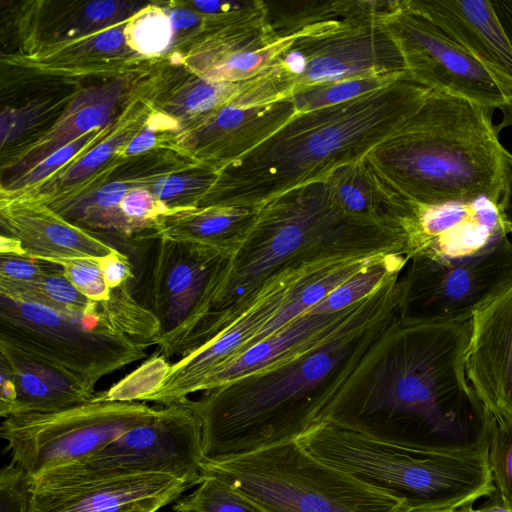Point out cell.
<instances>
[{"mask_svg":"<svg viewBox=\"0 0 512 512\" xmlns=\"http://www.w3.org/2000/svg\"><path fill=\"white\" fill-rule=\"evenodd\" d=\"M119 209L132 230L146 227L148 222L156 220L164 210L153 192L142 188L127 192Z\"/></svg>","mask_w":512,"mask_h":512,"instance_id":"obj_40","label":"cell"},{"mask_svg":"<svg viewBox=\"0 0 512 512\" xmlns=\"http://www.w3.org/2000/svg\"><path fill=\"white\" fill-rule=\"evenodd\" d=\"M55 263L18 255L0 254V278L12 281H30L62 270Z\"/></svg>","mask_w":512,"mask_h":512,"instance_id":"obj_41","label":"cell"},{"mask_svg":"<svg viewBox=\"0 0 512 512\" xmlns=\"http://www.w3.org/2000/svg\"><path fill=\"white\" fill-rule=\"evenodd\" d=\"M126 138V132L119 133L95 146L67 170L64 175L63 184H73L91 175L125 142Z\"/></svg>","mask_w":512,"mask_h":512,"instance_id":"obj_43","label":"cell"},{"mask_svg":"<svg viewBox=\"0 0 512 512\" xmlns=\"http://www.w3.org/2000/svg\"><path fill=\"white\" fill-rule=\"evenodd\" d=\"M169 19L173 29L189 28L198 22L197 15L186 9H178L171 12Z\"/></svg>","mask_w":512,"mask_h":512,"instance_id":"obj_52","label":"cell"},{"mask_svg":"<svg viewBox=\"0 0 512 512\" xmlns=\"http://www.w3.org/2000/svg\"><path fill=\"white\" fill-rule=\"evenodd\" d=\"M187 181L180 176H167L157 180L153 186V194L161 200L172 199L186 189Z\"/></svg>","mask_w":512,"mask_h":512,"instance_id":"obj_47","label":"cell"},{"mask_svg":"<svg viewBox=\"0 0 512 512\" xmlns=\"http://www.w3.org/2000/svg\"><path fill=\"white\" fill-rule=\"evenodd\" d=\"M216 476L269 512H397L401 500L313 456L297 440L204 459Z\"/></svg>","mask_w":512,"mask_h":512,"instance_id":"obj_7","label":"cell"},{"mask_svg":"<svg viewBox=\"0 0 512 512\" xmlns=\"http://www.w3.org/2000/svg\"><path fill=\"white\" fill-rule=\"evenodd\" d=\"M103 278L110 289L117 288L133 278L132 266L127 255L118 251L98 259Z\"/></svg>","mask_w":512,"mask_h":512,"instance_id":"obj_44","label":"cell"},{"mask_svg":"<svg viewBox=\"0 0 512 512\" xmlns=\"http://www.w3.org/2000/svg\"><path fill=\"white\" fill-rule=\"evenodd\" d=\"M202 425L183 402L162 406L151 420L139 424L92 457L31 478L50 485L95 477L127 474H165L188 487L202 481Z\"/></svg>","mask_w":512,"mask_h":512,"instance_id":"obj_10","label":"cell"},{"mask_svg":"<svg viewBox=\"0 0 512 512\" xmlns=\"http://www.w3.org/2000/svg\"><path fill=\"white\" fill-rule=\"evenodd\" d=\"M172 25L160 8L148 6L127 23L124 36L129 46L142 54H156L165 50L172 38Z\"/></svg>","mask_w":512,"mask_h":512,"instance_id":"obj_35","label":"cell"},{"mask_svg":"<svg viewBox=\"0 0 512 512\" xmlns=\"http://www.w3.org/2000/svg\"><path fill=\"white\" fill-rule=\"evenodd\" d=\"M403 55L407 73L435 91L466 98L502 113L499 131L506 128L511 108L494 77L463 46L406 1L385 19Z\"/></svg>","mask_w":512,"mask_h":512,"instance_id":"obj_13","label":"cell"},{"mask_svg":"<svg viewBox=\"0 0 512 512\" xmlns=\"http://www.w3.org/2000/svg\"><path fill=\"white\" fill-rule=\"evenodd\" d=\"M188 486L165 474L95 477L50 485L32 483L31 512H129L178 500Z\"/></svg>","mask_w":512,"mask_h":512,"instance_id":"obj_16","label":"cell"},{"mask_svg":"<svg viewBox=\"0 0 512 512\" xmlns=\"http://www.w3.org/2000/svg\"><path fill=\"white\" fill-rule=\"evenodd\" d=\"M469 336L470 321L414 324L399 318L329 419L414 447L487 452L495 417L466 376Z\"/></svg>","mask_w":512,"mask_h":512,"instance_id":"obj_1","label":"cell"},{"mask_svg":"<svg viewBox=\"0 0 512 512\" xmlns=\"http://www.w3.org/2000/svg\"><path fill=\"white\" fill-rule=\"evenodd\" d=\"M470 512H512L509 507L505 504L498 490L494 487V490L488 496V500L477 509L473 507Z\"/></svg>","mask_w":512,"mask_h":512,"instance_id":"obj_54","label":"cell"},{"mask_svg":"<svg viewBox=\"0 0 512 512\" xmlns=\"http://www.w3.org/2000/svg\"><path fill=\"white\" fill-rule=\"evenodd\" d=\"M492 112L466 98L431 90L365 158L381 179L416 204L483 196L501 201L512 154L499 141Z\"/></svg>","mask_w":512,"mask_h":512,"instance_id":"obj_5","label":"cell"},{"mask_svg":"<svg viewBox=\"0 0 512 512\" xmlns=\"http://www.w3.org/2000/svg\"><path fill=\"white\" fill-rule=\"evenodd\" d=\"M408 262L409 260L400 254L379 256L306 313L328 314L343 310L370 296L390 277L401 274Z\"/></svg>","mask_w":512,"mask_h":512,"instance_id":"obj_31","label":"cell"},{"mask_svg":"<svg viewBox=\"0 0 512 512\" xmlns=\"http://www.w3.org/2000/svg\"><path fill=\"white\" fill-rule=\"evenodd\" d=\"M463 46L494 77L510 101L512 126V43L491 1L405 0Z\"/></svg>","mask_w":512,"mask_h":512,"instance_id":"obj_20","label":"cell"},{"mask_svg":"<svg viewBox=\"0 0 512 512\" xmlns=\"http://www.w3.org/2000/svg\"><path fill=\"white\" fill-rule=\"evenodd\" d=\"M382 254L405 256L401 229L347 213L326 180L291 189L259 207L238 249L188 318L161 338V348L178 358L197 351L244 314L266 283L291 268Z\"/></svg>","mask_w":512,"mask_h":512,"instance_id":"obj_3","label":"cell"},{"mask_svg":"<svg viewBox=\"0 0 512 512\" xmlns=\"http://www.w3.org/2000/svg\"><path fill=\"white\" fill-rule=\"evenodd\" d=\"M344 260H326L291 268L266 283L247 311L213 340L172 363L161 389L147 402L160 406L178 404L195 393L211 373L242 352L282 308L297 286L316 273Z\"/></svg>","mask_w":512,"mask_h":512,"instance_id":"obj_14","label":"cell"},{"mask_svg":"<svg viewBox=\"0 0 512 512\" xmlns=\"http://www.w3.org/2000/svg\"><path fill=\"white\" fill-rule=\"evenodd\" d=\"M399 276L390 277L370 296L343 310L328 314L305 313L299 316L279 332L252 346L211 373L198 385L196 392L211 390L287 362L321 345L373 310Z\"/></svg>","mask_w":512,"mask_h":512,"instance_id":"obj_18","label":"cell"},{"mask_svg":"<svg viewBox=\"0 0 512 512\" xmlns=\"http://www.w3.org/2000/svg\"><path fill=\"white\" fill-rule=\"evenodd\" d=\"M339 205L349 214L401 229L413 220L415 203L390 187L366 158L334 170L325 179Z\"/></svg>","mask_w":512,"mask_h":512,"instance_id":"obj_23","label":"cell"},{"mask_svg":"<svg viewBox=\"0 0 512 512\" xmlns=\"http://www.w3.org/2000/svg\"><path fill=\"white\" fill-rule=\"evenodd\" d=\"M509 236L511 227L501 201L483 196L466 202L416 204L414 219L405 231V256L409 261L461 258Z\"/></svg>","mask_w":512,"mask_h":512,"instance_id":"obj_15","label":"cell"},{"mask_svg":"<svg viewBox=\"0 0 512 512\" xmlns=\"http://www.w3.org/2000/svg\"><path fill=\"white\" fill-rule=\"evenodd\" d=\"M400 75L353 78L299 87L293 90L291 96L296 111L305 112L352 100L387 85Z\"/></svg>","mask_w":512,"mask_h":512,"instance_id":"obj_34","label":"cell"},{"mask_svg":"<svg viewBox=\"0 0 512 512\" xmlns=\"http://www.w3.org/2000/svg\"><path fill=\"white\" fill-rule=\"evenodd\" d=\"M511 236H512V234H511Z\"/></svg>","mask_w":512,"mask_h":512,"instance_id":"obj_58","label":"cell"},{"mask_svg":"<svg viewBox=\"0 0 512 512\" xmlns=\"http://www.w3.org/2000/svg\"><path fill=\"white\" fill-rule=\"evenodd\" d=\"M471 508H472V504L457 508V509L453 510L452 512H470Z\"/></svg>","mask_w":512,"mask_h":512,"instance_id":"obj_57","label":"cell"},{"mask_svg":"<svg viewBox=\"0 0 512 512\" xmlns=\"http://www.w3.org/2000/svg\"><path fill=\"white\" fill-rule=\"evenodd\" d=\"M0 362L9 370L15 399L3 418L50 413L90 401L95 393L52 364L0 341Z\"/></svg>","mask_w":512,"mask_h":512,"instance_id":"obj_22","label":"cell"},{"mask_svg":"<svg viewBox=\"0 0 512 512\" xmlns=\"http://www.w3.org/2000/svg\"><path fill=\"white\" fill-rule=\"evenodd\" d=\"M0 295L73 313L93 312L96 305L70 282L63 269L30 281L0 278Z\"/></svg>","mask_w":512,"mask_h":512,"instance_id":"obj_30","label":"cell"},{"mask_svg":"<svg viewBox=\"0 0 512 512\" xmlns=\"http://www.w3.org/2000/svg\"><path fill=\"white\" fill-rule=\"evenodd\" d=\"M379 16H362L293 38L275 59L294 89L334 81L406 73L401 50Z\"/></svg>","mask_w":512,"mask_h":512,"instance_id":"obj_12","label":"cell"},{"mask_svg":"<svg viewBox=\"0 0 512 512\" xmlns=\"http://www.w3.org/2000/svg\"><path fill=\"white\" fill-rule=\"evenodd\" d=\"M328 341L287 361L185 399L202 425L204 459L298 440L329 419L402 314L403 288Z\"/></svg>","mask_w":512,"mask_h":512,"instance_id":"obj_2","label":"cell"},{"mask_svg":"<svg viewBox=\"0 0 512 512\" xmlns=\"http://www.w3.org/2000/svg\"><path fill=\"white\" fill-rule=\"evenodd\" d=\"M258 209L208 206L163 225L151 237L189 242L232 255L255 222Z\"/></svg>","mask_w":512,"mask_h":512,"instance_id":"obj_27","label":"cell"},{"mask_svg":"<svg viewBox=\"0 0 512 512\" xmlns=\"http://www.w3.org/2000/svg\"><path fill=\"white\" fill-rule=\"evenodd\" d=\"M382 255L345 260L303 281L296 287L277 314L252 338L245 351L279 332L290 322L305 314L339 285Z\"/></svg>","mask_w":512,"mask_h":512,"instance_id":"obj_28","label":"cell"},{"mask_svg":"<svg viewBox=\"0 0 512 512\" xmlns=\"http://www.w3.org/2000/svg\"><path fill=\"white\" fill-rule=\"evenodd\" d=\"M0 341L52 364L91 393L102 377L147 355L146 346L106 327L95 310L65 312L4 295Z\"/></svg>","mask_w":512,"mask_h":512,"instance_id":"obj_8","label":"cell"},{"mask_svg":"<svg viewBox=\"0 0 512 512\" xmlns=\"http://www.w3.org/2000/svg\"><path fill=\"white\" fill-rule=\"evenodd\" d=\"M121 82L79 93L56 126L11 169L22 176L75 139L104 127L123 98Z\"/></svg>","mask_w":512,"mask_h":512,"instance_id":"obj_26","label":"cell"},{"mask_svg":"<svg viewBox=\"0 0 512 512\" xmlns=\"http://www.w3.org/2000/svg\"><path fill=\"white\" fill-rule=\"evenodd\" d=\"M35 118L32 111H2L1 113V143L4 145L19 135Z\"/></svg>","mask_w":512,"mask_h":512,"instance_id":"obj_45","label":"cell"},{"mask_svg":"<svg viewBox=\"0 0 512 512\" xmlns=\"http://www.w3.org/2000/svg\"><path fill=\"white\" fill-rule=\"evenodd\" d=\"M124 38V32L119 28H110L95 37L94 47L101 52H113L122 45Z\"/></svg>","mask_w":512,"mask_h":512,"instance_id":"obj_48","label":"cell"},{"mask_svg":"<svg viewBox=\"0 0 512 512\" xmlns=\"http://www.w3.org/2000/svg\"><path fill=\"white\" fill-rule=\"evenodd\" d=\"M1 234L19 242L22 256L58 264L101 259L119 250L63 218L41 210H9Z\"/></svg>","mask_w":512,"mask_h":512,"instance_id":"obj_21","label":"cell"},{"mask_svg":"<svg viewBox=\"0 0 512 512\" xmlns=\"http://www.w3.org/2000/svg\"><path fill=\"white\" fill-rule=\"evenodd\" d=\"M116 2L111 0H96L89 2L85 9L87 18L93 21H102L110 18L116 12Z\"/></svg>","mask_w":512,"mask_h":512,"instance_id":"obj_49","label":"cell"},{"mask_svg":"<svg viewBox=\"0 0 512 512\" xmlns=\"http://www.w3.org/2000/svg\"><path fill=\"white\" fill-rule=\"evenodd\" d=\"M126 193L127 188L124 183L111 182L97 191L94 197V203L100 209H111L120 204Z\"/></svg>","mask_w":512,"mask_h":512,"instance_id":"obj_46","label":"cell"},{"mask_svg":"<svg viewBox=\"0 0 512 512\" xmlns=\"http://www.w3.org/2000/svg\"><path fill=\"white\" fill-rule=\"evenodd\" d=\"M155 142V134L152 128H146L134 137L126 148L127 154H139L150 149Z\"/></svg>","mask_w":512,"mask_h":512,"instance_id":"obj_51","label":"cell"},{"mask_svg":"<svg viewBox=\"0 0 512 512\" xmlns=\"http://www.w3.org/2000/svg\"><path fill=\"white\" fill-rule=\"evenodd\" d=\"M157 508H137L129 512H158Z\"/></svg>","mask_w":512,"mask_h":512,"instance_id":"obj_56","label":"cell"},{"mask_svg":"<svg viewBox=\"0 0 512 512\" xmlns=\"http://www.w3.org/2000/svg\"><path fill=\"white\" fill-rule=\"evenodd\" d=\"M296 113L291 95L264 103L243 101L234 95L216 112L207 132L213 140H224L223 154L232 163L264 142Z\"/></svg>","mask_w":512,"mask_h":512,"instance_id":"obj_24","label":"cell"},{"mask_svg":"<svg viewBox=\"0 0 512 512\" xmlns=\"http://www.w3.org/2000/svg\"><path fill=\"white\" fill-rule=\"evenodd\" d=\"M452 511L453 510L418 508V507H411V506L402 504L397 512H452Z\"/></svg>","mask_w":512,"mask_h":512,"instance_id":"obj_55","label":"cell"},{"mask_svg":"<svg viewBox=\"0 0 512 512\" xmlns=\"http://www.w3.org/2000/svg\"><path fill=\"white\" fill-rule=\"evenodd\" d=\"M230 256L189 242L160 239L149 290V309L160 322V337L188 318L209 281Z\"/></svg>","mask_w":512,"mask_h":512,"instance_id":"obj_19","label":"cell"},{"mask_svg":"<svg viewBox=\"0 0 512 512\" xmlns=\"http://www.w3.org/2000/svg\"><path fill=\"white\" fill-rule=\"evenodd\" d=\"M64 275L89 300L102 302L108 300L111 289L106 284L98 260L73 259L58 263Z\"/></svg>","mask_w":512,"mask_h":512,"instance_id":"obj_37","label":"cell"},{"mask_svg":"<svg viewBox=\"0 0 512 512\" xmlns=\"http://www.w3.org/2000/svg\"><path fill=\"white\" fill-rule=\"evenodd\" d=\"M263 3L264 24L278 40L296 38L316 29L362 17L386 18L398 1L313 0Z\"/></svg>","mask_w":512,"mask_h":512,"instance_id":"obj_25","label":"cell"},{"mask_svg":"<svg viewBox=\"0 0 512 512\" xmlns=\"http://www.w3.org/2000/svg\"><path fill=\"white\" fill-rule=\"evenodd\" d=\"M161 409L145 402L92 398L56 412L4 418L0 435L12 462L33 478L92 457L129 429L154 418Z\"/></svg>","mask_w":512,"mask_h":512,"instance_id":"obj_9","label":"cell"},{"mask_svg":"<svg viewBox=\"0 0 512 512\" xmlns=\"http://www.w3.org/2000/svg\"><path fill=\"white\" fill-rule=\"evenodd\" d=\"M241 82H211L204 80L190 88L177 101L181 110L188 112H205L227 103L237 92Z\"/></svg>","mask_w":512,"mask_h":512,"instance_id":"obj_39","label":"cell"},{"mask_svg":"<svg viewBox=\"0 0 512 512\" xmlns=\"http://www.w3.org/2000/svg\"><path fill=\"white\" fill-rule=\"evenodd\" d=\"M401 282V321H470L476 311L512 285V241L507 237L489 249L461 258L411 259Z\"/></svg>","mask_w":512,"mask_h":512,"instance_id":"obj_11","label":"cell"},{"mask_svg":"<svg viewBox=\"0 0 512 512\" xmlns=\"http://www.w3.org/2000/svg\"><path fill=\"white\" fill-rule=\"evenodd\" d=\"M174 512H269L216 476H204L197 488L176 500Z\"/></svg>","mask_w":512,"mask_h":512,"instance_id":"obj_32","label":"cell"},{"mask_svg":"<svg viewBox=\"0 0 512 512\" xmlns=\"http://www.w3.org/2000/svg\"><path fill=\"white\" fill-rule=\"evenodd\" d=\"M501 25L512 43V0L491 1Z\"/></svg>","mask_w":512,"mask_h":512,"instance_id":"obj_50","label":"cell"},{"mask_svg":"<svg viewBox=\"0 0 512 512\" xmlns=\"http://www.w3.org/2000/svg\"><path fill=\"white\" fill-rule=\"evenodd\" d=\"M95 312L106 327L146 347L156 345L161 335L158 318L134 299L128 283L111 289L108 300L96 302Z\"/></svg>","mask_w":512,"mask_h":512,"instance_id":"obj_29","label":"cell"},{"mask_svg":"<svg viewBox=\"0 0 512 512\" xmlns=\"http://www.w3.org/2000/svg\"><path fill=\"white\" fill-rule=\"evenodd\" d=\"M32 480L15 463L0 472V512H31Z\"/></svg>","mask_w":512,"mask_h":512,"instance_id":"obj_38","label":"cell"},{"mask_svg":"<svg viewBox=\"0 0 512 512\" xmlns=\"http://www.w3.org/2000/svg\"><path fill=\"white\" fill-rule=\"evenodd\" d=\"M487 461L494 487L512 511V425L494 419Z\"/></svg>","mask_w":512,"mask_h":512,"instance_id":"obj_36","label":"cell"},{"mask_svg":"<svg viewBox=\"0 0 512 512\" xmlns=\"http://www.w3.org/2000/svg\"><path fill=\"white\" fill-rule=\"evenodd\" d=\"M464 365L485 408L512 425V285L470 319Z\"/></svg>","mask_w":512,"mask_h":512,"instance_id":"obj_17","label":"cell"},{"mask_svg":"<svg viewBox=\"0 0 512 512\" xmlns=\"http://www.w3.org/2000/svg\"><path fill=\"white\" fill-rule=\"evenodd\" d=\"M431 89L407 72L352 100L297 112L230 163L211 206L259 208L296 187L364 159L424 102Z\"/></svg>","mask_w":512,"mask_h":512,"instance_id":"obj_4","label":"cell"},{"mask_svg":"<svg viewBox=\"0 0 512 512\" xmlns=\"http://www.w3.org/2000/svg\"><path fill=\"white\" fill-rule=\"evenodd\" d=\"M297 441L319 460L411 507L455 510L494 490L486 452L414 447L332 419Z\"/></svg>","mask_w":512,"mask_h":512,"instance_id":"obj_6","label":"cell"},{"mask_svg":"<svg viewBox=\"0 0 512 512\" xmlns=\"http://www.w3.org/2000/svg\"><path fill=\"white\" fill-rule=\"evenodd\" d=\"M501 207L505 219L507 220L508 224L511 227L512 234V161L509 165V169L507 172L504 192L501 199Z\"/></svg>","mask_w":512,"mask_h":512,"instance_id":"obj_53","label":"cell"},{"mask_svg":"<svg viewBox=\"0 0 512 512\" xmlns=\"http://www.w3.org/2000/svg\"><path fill=\"white\" fill-rule=\"evenodd\" d=\"M93 132L87 133L62 148L56 150L30 171L12 182V187L20 188L38 182L60 166L68 162L92 138Z\"/></svg>","mask_w":512,"mask_h":512,"instance_id":"obj_42","label":"cell"},{"mask_svg":"<svg viewBox=\"0 0 512 512\" xmlns=\"http://www.w3.org/2000/svg\"><path fill=\"white\" fill-rule=\"evenodd\" d=\"M172 363L154 352L143 364L106 391L95 393L97 401L147 402L163 386Z\"/></svg>","mask_w":512,"mask_h":512,"instance_id":"obj_33","label":"cell"}]
</instances>
